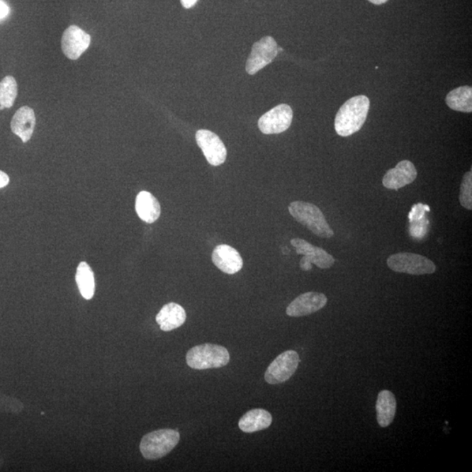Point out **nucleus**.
Segmentation results:
<instances>
[{"label":"nucleus","mask_w":472,"mask_h":472,"mask_svg":"<svg viewBox=\"0 0 472 472\" xmlns=\"http://www.w3.org/2000/svg\"><path fill=\"white\" fill-rule=\"evenodd\" d=\"M370 108V100L366 96L353 97L339 108L335 118L336 133L341 137H349L362 128Z\"/></svg>","instance_id":"f257e3e1"},{"label":"nucleus","mask_w":472,"mask_h":472,"mask_svg":"<svg viewBox=\"0 0 472 472\" xmlns=\"http://www.w3.org/2000/svg\"><path fill=\"white\" fill-rule=\"evenodd\" d=\"M288 212L298 223L303 225L318 237L329 239L335 235V232L329 226L324 213L317 206L308 202L293 201L288 205Z\"/></svg>","instance_id":"f03ea898"},{"label":"nucleus","mask_w":472,"mask_h":472,"mask_svg":"<svg viewBox=\"0 0 472 472\" xmlns=\"http://www.w3.org/2000/svg\"><path fill=\"white\" fill-rule=\"evenodd\" d=\"M230 355L223 346L203 344L191 348L186 354V363L191 369L206 370L220 369L228 364Z\"/></svg>","instance_id":"7ed1b4c3"},{"label":"nucleus","mask_w":472,"mask_h":472,"mask_svg":"<svg viewBox=\"0 0 472 472\" xmlns=\"http://www.w3.org/2000/svg\"><path fill=\"white\" fill-rule=\"evenodd\" d=\"M181 439L177 430L163 429L146 434L142 438L140 449L141 454L147 460L164 458L174 449Z\"/></svg>","instance_id":"20e7f679"},{"label":"nucleus","mask_w":472,"mask_h":472,"mask_svg":"<svg viewBox=\"0 0 472 472\" xmlns=\"http://www.w3.org/2000/svg\"><path fill=\"white\" fill-rule=\"evenodd\" d=\"M387 264L393 271L414 276L433 274L437 269L436 265L429 258L414 253L392 254L388 258Z\"/></svg>","instance_id":"39448f33"},{"label":"nucleus","mask_w":472,"mask_h":472,"mask_svg":"<svg viewBox=\"0 0 472 472\" xmlns=\"http://www.w3.org/2000/svg\"><path fill=\"white\" fill-rule=\"evenodd\" d=\"M300 358L297 352L288 350L277 357L269 366L264 374L267 383L276 385L290 380L297 371Z\"/></svg>","instance_id":"423d86ee"},{"label":"nucleus","mask_w":472,"mask_h":472,"mask_svg":"<svg viewBox=\"0 0 472 472\" xmlns=\"http://www.w3.org/2000/svg\"><path fill=\"white\" fill-rule=\"evenodd\" d=\"M298 254L305 257L300 262V267L303 271H308L312 269V264L320 269L331 268L335 264V257L320 247L313 246L305 240L294 238L291 241Z\"/></svg>","instance_id":"0eeeda50"},{"label":"nucleus","mask_w":472,"mask_h":472,"mask_svg":"<svg viewBox=\"0 0 472 472\" xmlns=\"http://www.w3.org/2000/svg\"><path fill=\"white\" fill-rule=\"evenodd\" d=\"M279 55V47L271 36L264 37L254 44L247 62L246 71L253 76L264 67L271 64Z\"/></svg>","instance_id":"6e6552de"},{"label":"nucleus","mask_w":472,"mask_h":472,"mask_svg":"<svg viewBox=\"0 0 472 472\" xmlns=\"http://www.w3.org/2000/svg\"><path fill=\"white\" fill-rule=\"evenodd\" d=\"M293 119V111L287 104H280L262 116L258 127L262 133L279 134L290 128Z\"/></svg>","instance_id":"1a4fd4ad"},{"label":"nucleus","mask_w":472,"mask_h":472,"mask_svg":"<svg viewBox=\"0 0 472 472\" xmlns=\"http://www.w3.org/2000/svg\"><path fill=\"white\" fill-rule=\"evenodd\" d=\"M196 141L210 164L218 167L227 159V149L215 133L208 130H200L196 133Z\"/></svg>","instance_id":"9d476101"},{"label":"nucleus","mask_w":472,"mask_h":472,"mask_svg":"<svg viewBox=\"0 0 472 472\" xmlns=\"http://www.w3.org/2000/svg\"><path fill=\"white\" fill-rule=\"evenodd\" d=\"M91 35L77 26H70L65 30L62 38V50L67 58L76 60L88 50L91 45Z\"/></svg>","instance_id":"9b49d317"},{"label":"nucleus","mask_w":472,"mask_h":472,"mask_svg":"<svg viewBox=\"0 0 472 472\" xmlns=\"http://www.w3.org/2000/svg\"><path fill=\"white\" fill-rule=\"evenodd\" d=\"M327 301V296L323 293L306 292V293L298 296L288 305L286 314L288 316L293 318L308 316V315L324 308Z\"/></svg>","instance_id":"f8f14e48"},{"label":"nucleus","mask_w":472,"mask_h":472,"mask_svg":"<svg viewBox=\"0 0 472 472\" xmlns=\"http://www.w3.org/2000/svg\"><path fill=\"white\" fill-rule=\"evenodd\" d=\"M417 177V171L410 160H403L395 168L388 170L382 184L386 189L399 190L413 183Z\"/></svg>","instance_id":"ddd939ff"},{"label":"nucleus","mask_w":472,"mask_h":472,"mask_svg":"<svg viewBox=\"0 0 472 472\" xmlns=\"http://www.w3.org/2000/svg\"><path fill=\"white\" fill-rule=\"evenodd\" d=\"M212 261L217 268L227 274L234 275L243 267V261L238 251L231 246H217L212 254Z\"/></svg>","instance_id":"4468645a"},{"label":"nucleus","mask_w":472,"mask_h":472,"mask_svg":"<svg viewBox=\"0 0 472 472\" xmlns=\"http://www.w3.org/2000/svg\"><path fill=\"white\" fill-rule=\"evenodd\" d=\"M35 123V114L33 108L28 106L21 107L13 116L11 129L15 135L21 138L23 143H26L33 136Z\"/></svg>","instance_id":"2eb2a0df"},{"label":"nucleus","mask_w":472,"mask_h":472,"mask_svg":"<svg viewBox=\"0 0 472 472\" xmlns=\"http://www.w3.org/2000/svg\"><path fill=\"white\" fill-rule=\"evenodd\" d=\"M186 313L181 305L176 303H169L164 305L156 317L157 323L164 332L181 327L185 323Z\"/></svg>","instance_id":"dca6fc26"},{"label":"nucleus","mask_w":472,"mask_h":472,"mask_svg":"<svg viewBox=\"0 0 472 472\" xmlns=\"http://www.w3.org/2000/svg\"><path fill=\"white\" fill-rule=\"evenodd\" d=\"M272 423V415L269 412L262 408L247 412L240 419L238 426L242 432L245 433H254L268 429Z\"/></svg>","instance_id":"f3484780"},{"label":"nucleus","mask_w":472,"mask_h":472,"mask_svg":"<svg viewBox=\"0 0 472 472\" xmlns=\"http://www.w3.org/2000/svg\"><path fill=\"white\" fill-rule=\"evenodd\" d=\"M396 399L395 395L388 390H382L376 400L377 422L382 428L391 425L396 413Z\"/></svg>","instance_id":"a211bd4d"},{"label":"nucleus","mask_w":472,"mask_h":472,"mask_svg":"<svg viewBox=\"0 0 472 472\" xmlns=\"http://www.w3.org/2000/svg\"><path fill=\"white\" fill-rule=\"evenodd\" d=\"M136 211L137 215L147 223H155L159 218L161 208L159 202L149 192H140L136 200Z\"/></svg>","instance_id":"6ab92c4d"},{"label":"nucleus","mask_w":472,"mask_h":472,"mask_svg":"<svg viewBox=\"0 0 472 472\" xmlns=\"http://www.w3.org/2000/svg\"><path fill=\"white\" fill-rule=\"evenodd\" d=\"M446 104L453 111L471 113L472 111V88L463 86L453 89L446 96Z\"/></svg>","instance_id":"aec40b11"},{"label":"nucleus","mask_w":472,"mask_h":472,"mask_svg":"<svg viewBox=\"0 0 472 472\" xmlns=\"http://www.w3.org/2000/svg\"><path fill=\"white\" fill-rule=\"evenodd\" d=\"M76 281L82 297L91 300L95 294L96 283L93 271L87 262H82L78 265Z\"/></svg>","instance_id":"412c9836"},{"label":"nucleus","mask_w":472,"mask_h":472,"mask_svg":"<svg viewBox=\"0 0 472 472\" xmlns=\"http://www.w3.org/2000/svg\"><path fill=\"white\" fill-rule=\"evenodd\" d=\"M18 95L17 82L13 77H6L0 82V105L5 108L13 106Z\"/></svg>","instance_id":"4be33fe9"},{"label":"nucleus","mask_w":472,"mask_h":472,"mask_svg":"<svg viewBox=\"0 0 472 472\" xmlns=\"http://www.w3.org/2000/svg\"><path fill=\"white\" fill-rule=\"evenodd\" d=\"M460 204L464 208L472 209V172L470 170L464 174L460 187Z\"/></svg>","instance_id":"5701e85b"},{"label":"nucleus","mask_w":472,"mask_h":472,"mask_svg":"<svg viewBox=\"0 0 472 472\" xmlns=\"http://www.w3.org/2000/svg\"><path fill=\"white\" fill-rule=\"evenodd\" d=\"M23 403L13 397L0 395V412L4 413L18 414L23 410Z\"/></svg>","instance_id":"b1692460"},{"label":"nucleus","mask_w":472,"mask_h":472,"mask_svg":"<svg viewBox=\"0 0 472 472\" xmlns=\"http://www.w3.org/2000/svg\"><path fill=\"white\" fill-rule=\"evenodd\" d=\"M426 211H429L428 206L422 204L415 205L414 207L412 208L410 216H408L410 217V223L414 222V220L422 219L423 217L425 216Z\"/></svg>","instance_id":"393cba45"},{"label":"nucleus","mask_w":472,"mask_h":472,"mask_svg":"<svg viewBox=\"0 0 472 472\" xmlns=\"http://www.w3.org/2000/svg\"><path fill=\"white\" fill-rule=\"evenodd\" d=\"M9 7L7 6L5 2H3L2 0H0V20H1V18H6L7 15L9 14Z\"/></svg>","instance_id":"a878e982"},{"label":"nucleus","mask_w":472,"mask_h":472,"mask_svg":"<svg viewBox=\"0 0 472 472\" xmlns=\"http://www.w3.org/2000/svg\"><path fill=\"white\" fill-rule=\"evenodd\" d=\"M10 181L9 175L5 174V172L0 171V189L5 187L9 185Z\"/></svg>","instance_id":"bb28decb"},{"label":"nucleus","mask_w":472,"mask_h":472,"mask_svg":"<svg viewBox=\"0 0 472 472\" xmlns=\"http://www.w3.org/2000/svg\"><path fill=\"white\" fill-rule=\"evenodd\" d=\"M198 0H181V5L186 9H192L196 5Z\"/></svg>","instance_id":"cd10ccee"},{"label":"nucleus","mask_w":472,"mask_h":472,"mask_svg":"<svg viewBox=\"0 0 472 472\" xmlns=\"http://www.w3.org/2000/svg\"><path fill=\"white\" fill-rule=\"evenodd\" d=\"M369 1L373 4V5L380 6L382 4L387 3L388 0H369Z\"/></svg>","instance_id":"c85d7f7f"},{"label":"nucleus","mask_w":472,"mask_h":472,"mask_svg":"<svg viewBox=\"0 0 472 472\" xmlns=\"http://www.w3.org/2000/svg\"><path fill=\"white\" fill-rule=\"evenodd\" d=\"M3 463H4V461H3V459H2L1 458H0V468L2 467Z\"/></svg>","instance_id":"c756f323"},{"label":"nucleus","mask_w":472,"mask_h":472,"mask_svg":"<svg viewBox=\"0 0 472 472\" xmlns=\"http://www.w3.org/2000/svg\"><path fill=\"white\" fill-rule=\"evenodd\" d=\"M4 108H5V107L2 106V105H0V110H4Z\"/></svg>","instance_id":"7c9ffc66"}]
</instances>
